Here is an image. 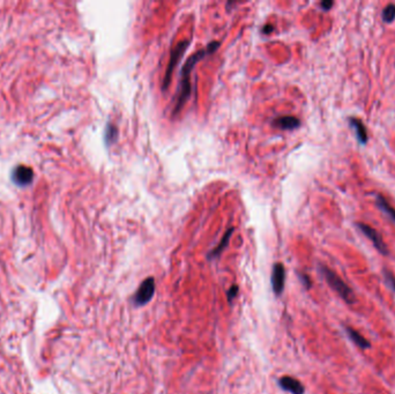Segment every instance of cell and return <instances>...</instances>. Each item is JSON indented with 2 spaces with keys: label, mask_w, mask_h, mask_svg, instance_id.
<instances>
[{
  "label": "cell",
  "mask_w": 395,
  "mask_h": 394,
  "mask_svg": "<svg viewBox=\"0 0 395 394\" xmlns=\"http://www.w3.org/2000/svg\"><path fill=\"white\" fill-rule=\"evenodd\" d=\"M207 55H208V52H207L206 49L199 50L198 52H194L193 55L186 60V63L184 64L183 68H181V81H180L179 91H178L176 104H175V109L173 112L174 116H176V114L180 112V110L183 109L184 106H185L187 98L190 97V95H191V73H192V69L194 68V65H196L198 62H200V60L205 58Z\"/></svg>",
  "instance_id": "6da1fadb"
},
{
  "label": "cell",
  "mask_w": 395,
  "mask_h": 394,
  "mask_svg": "<svg viewBox=\"0 0 395 394\" xmlns=\"http://www.w3.org/2000/svg\"><path fill=\"white\" fill-rule=\"evenodd\" d=\"M319 269L325 280H326L328 285H329L333 290H335L343 301L347 302V303H353V302H355V294H353L352 289L350 288L335 272L323 265L319 267Z\"/></svg>",
  "instance_id": "7a4b0ae2"
},
{
  "label": "cell",
  "mask_w": 395,
  "mask_h": 394,
  "mask_svg": "<svg viewBox=\"0 0 395 394\" xmlns=\"http://www.w3.org/2000/svg\"><path fill=\"white\" fill-rule=\"evenodd\" d=\"M189 44H190L189 40L180 41V42L178 43L176 46H174L173 50H171L170 60H169L168 67H167V71H165L163 81H162V89H163V90H167L169 85H170L171 78H173L174 69L177 66V64L179 63L181 57L184 56V53H185L187 47H189Z\"/></svg>",
  "instance_id": "3957f363"
},
{
  "label": "cell",
  "mask_w": 395,
  "mask_h": 394,
  "mask_svg": "<svg viewBox=\"0 0 395 394\" xmlns=\"http://www.w3.org/2000/svg\"><path fill=\"white\" fill-rule=\"evenodd\" d=\"M155 292V280L154 278H147L140 285L135 295L133 296V303L135 306H143L152 301Z\"/></svg>",
  "instance_id": "277c9868"
},
{
  "label": "cell",
  "mask_w": 395,
  "mask_h": 394,
  "mask_svg": "<svg viewBox=\"0 0 395 394\" xmlns=\"http://www.w3.org/2000/svg\"><path fill=\"white\" fill-rule=\"evenodd\" d=\"M356 227L359 229V231H361V233L364 234L365 236L372 241V244H373L374 247L379 251V252L386 256V254L388 253L387 245L385 244V241L383 240V237H381V235L379 234L378 231L375 230V229L370 227L369 224L362 223V222H358V223H356Z\"/></svg>",
  "instance_id": "5b68a950"
},
{
  "label": "cell",
  "mask_w": 395,
  "mask_h": 394,
  "mask_svg": "<svg viewBox=\"0 0 395 394\" xmlns=\"http://www.w3.org/2000/svg\"><path fill=\"white\" fill-rule=\"evenodd\" d=\"M12 179L18 186L29 185L34 179V171L27 165H18L13 170Z\"/></svg>",
  "instance_id": "8992f818"
},
{
  "label": "cell",
  "mask_w": 395,
  "mask_h": 394,
  "mask_svg": "<svg viewBox=\"0 0 395 394\" xmlns=\"http://www.w3.org/2000/svg\"><path fill=\"white\" fill-rule=\"evenodd\" d=\"M285 268L281 263H276L273 266L272 272V287L276 296H280L285 289Z\"/></svg>",
  "instance_id": "52a82bcc"
},
{
  "label": "cell",
  "mask_w": 395,
  "mask_h": 394,
  "mask_svg": "<svg viewBox=\"0 0 395 394\" xmlns=\"http://www.w3.org/2000/svg\"><path fill=\"white\" fill-rule=\"evenodd\" d=\"M279 385L282 390L290 392L291 394H304L305 389L302 385V383L296 378L285 376L279 380Z\"/></svg>",
  "instance_id": "ba28073f"
},
{
  "label": "cell",
  "mask_w": 395,
  "mask_h": 394,
  "mask_svg": "<svg viewBox=\"0 0 395 394\" xmlns=\"http://www.w3.org/2000/svg\"><path fill=\"white\" fill-rule=\"evenodd\" d=\"M348 123H349V125L351 126L353 132H355L356 138H357V141L359 142V144L361 145L368 144L369 135H368V132H366V129L362 120L357 119V118H353V117H350V118H348Z\"/></svg>",
  "instance_id": "9c48e42d"
},
{
  "label": "cell",
  "mask_w": 395,
  "mask_h": 394,
  "mask_svg": "<svg viewBox=\"0 0 395 394\" xmlns=\"http://www.w3.org/2000/svg\"><path fill=\"white\" fill-rule=\"evenodd\" d=\"M273 125L280 130H296L301 126V120L294 116H283L274 120Z\"/></svg>",
  "instance_id": "30bf717a"
},
{
  "label": "cell",
  "mask_w": 395,
  "mask_h": 394,
  "mask_svg": "<svg viewBox=\"0 0 395 394\" xmlns=\"http://www.w3.org/2000/svg\"><path fill=\"white\" fill-rule=\"evenodd\" d=\"M232 233H234V228H230L228 231H225V234L223 235L221 241L219 243V245L215 247L214 250H212L208 254V259H214L216 257H219V254H221L223 251L225 250V247L228 246L229 244V241H230V237Z\"/></svg>",
  "instance_id": "8fae6325"
},
{
  "label": "cell",
  "mask_w": 395,
  "mask_h": 394,
  "mask_svg": "<svg viewBox=\"0 0 395 394\" xmlns=\"http://www.w3.org/2000/svg\"><path fill=\"white\" fill-rule=\"evenodd\" d=\"M346 332H347V334H348L349 339L351 340V341L355 343V345L357 346V347L362 348V349L370 348V346H371L370 342H369L365 338H363V336L359 334L357 330H355L353 328H351V327H346Z\"/></svg>",
  "instance_id": "7c38bea8"
},
{
  "label": "cell",
  "mask_w": 395,
  "mask_h": 394,
  "mask_svg": "<svg viewBox=\"0 0 395 394\" xmlns=\"http://www.w3.org/2000/svg\"><path fill=\"white\" fill-rule=\"evenodd\" d=\"M375 202H377L378 208L380 209V211H383L392 221L395 222V209L388 203L387 200L385 199L383 196L377 195V197H375Z\"/></svg>",
  "instance_id": "4fadbf2b"
},
{
  "label": "cell",
  "mask_w": 395,
  "mask_h": 394,
  "mask_svg": "<svg viewBox=\"0 0 395 394\" xmlns=\"http://www.w3.org/2000/svg\"><path fill=\"white\" fill-rule=\"evenodd\" d=\"M118 138V130L117 127L112 125V124L109 123L105 127V134H104V140H105V144L108 146L112 145L114 141H116Z\"/></svg>",
  "instance_id": "5bb4252c"
},
{
  "label": "cell",
  "mask_w": 395,
  "mask_h": 394,
  "mask_svg": "<svg viewBox=\"0 0 395 394\" xmlns=\"http://www.w3.org/2000/svg\"><path fill=\"white\" fill-rule=\"evenodd\" d=\"M383 21L386 23H392L395 20V4H388L386 7L383 9Z\"/></svg>",
  "instance_id": "9a60e30c"
},
{
  "label": "cell",
  "mask_w": 395,
  "mask_h": 394,
  "mask_svg": "<svg viewBox=\"0 0 395 394\" xmlns=\"http://www.w3.org/2000/svg\"><path fill=\"white\" fill-rule=\"evenodd\" d=\"M238 290H240V288H238L237 285H231V287L229 288V290L227 291V300H228V302H229V303H230V304L232 303V301L235 300V297L237 296Z\"/></svg>",
  "instance_id": "2e32d148"
},
{
  "label": "cell",
  "mask_w": 395,
  "mask_h": 394,
  "mask_svg": "<svg viewBox=\"0 0 395 394\" xmlns=\"http://www.w3.org/2000/svg\"><path fill=\"white\" fill-rule=\"evenodd\" d=\"M384 275L386 279V284L395 291V276L390 271H384Z\"/></svg>",
  "instance_id": "e0dca14e"
},
{
  "label": "cell",
  "mask_w": 395,
  "mask_h": 394,
  "mask_svg": "<svg viewBox=\"0 0 395 394\" xmlns=\"http://www.w3.org/2000/svg\"><path fill=\"white\" fill-rule=\"evenodd\" d=\"M298 276H299V279H301L302 284L305 285V288H307V289H310V288H311V285H312V284H311V279L308 278V275H307V274H303V273H301V274H298Z\"/></svg>",
  "instance_id": "ac0fdd59"
},
{
  "label": "cell",
  "mask_w": 395,
  "mask_h": 394,
  "mask_svg": "<svg viewBox=\"0 0 395 394\" xmlns=\"http://www.w3.org/2000/svg\"><path fill=\"white\" fill-rule=\"evenodd\" d=\"M219 42H218V41H214V42H210L208 45H207V47H206V51L207 52H208V55H210V53H213V52H215L216 50L219 49Z\"/></svg>",
  "instance_id": "d6986e66"
},
{
  "label": "cell",
  "mask_w": 395,
  "mask_h": 394,
  "mask_svg": "<svg viewBox=\"0 0 395 394\" xmlns=\"http://www.w3.org/2000/svg\"><path fill=\"white\" fill-rule=\"evenodd\" d=\"M320 5H321V7H323V9H325V11H328V9H330L333 7L334 2L332 1V0H325V1L321 2Z\"/></svg>",
  "instance_id": "ffe728a7"
},
{
  "label": "cell",
  "mask_w": 395,
  "mask_h": 394,
  "mask_svg": "<svg viewBox=\"0 0 395 394\" xmlns=\"http://www.w3.org/2000/svg\"><path fill=\"white\" fill-rule=\"evenodd\" d=\"M273 31V25L270 24H266L265 27L263 28V34H270Z\"/></svg>",
  "instance_id": "44dd1931"
}]
</instances>
